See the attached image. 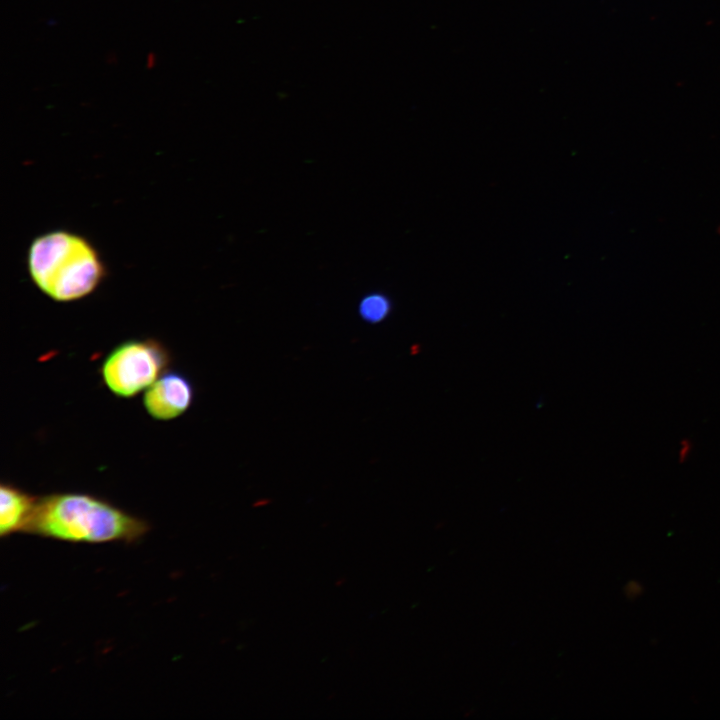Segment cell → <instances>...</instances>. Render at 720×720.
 Wrapping results in <instances>:
<instances>
[{
    "instance_id": "3",
    "label": "cell",
    "mask_w": 720,
    "mask_h": 720,
    "mask_svg": "<svg viewBox=\"0 0 720 720\" xmlns=\"http://www.w3.org/2000/svg\"><path fill=\"white\" fill-rule=\"evenodd\" d=\"M172 363L168 348L154 338L121 342L104 358L100 374L115 396L132 398L149 388Z\"/></svg>"
},
{
    "instance_id": "1",
    "label": "cell",
    "mask_w": 720,
    "mask_h": 720,
    "mask_svg": "<svg viewBox=\"0 0 720 720\" xmlns=\"http://www.w3.org/2000/svg\"><path fill=\"white\" fill-rule=\"evenodd\" d=\"M150 525L107 500L82 492L38 497L25 533L69 543H134Z\"/></svg>"
},
{
    "instance_id": "6",
    "label": "cell",
    "mask_w": 720,
    "mask_h": 720,
    "mask_svg": "<svg viewBox=\"0 0 720 720\" xmlns=\"http://www.w3.org/2000/svg\"><path fill=\"white\" fill-rule=\"evenodd\" d=\"M390 310L389 301L382 295H370L364 298L360 304V315L369 322L383 320Z\"/></svg>"
},
{
    "instance_id": "8",
    "label": "cell",
    "mask_w": 720,
    "mask_h": 720,
    "mask_svg": "<svg viewBox=\"0 0 720 720\" xmlns=\"http://www.w3.org/2000/svg\"><path fill=\"white\" fill-rule=\"evenodd\" d=\"M154 62H155V56L153 54L149 55L148 56V67H152L154 65Z\"/></svg>"
},
{
    "instance_id": "4",
    "label": "cell",
    "mask_w": 720,
    "mask_h": 720,
    "mask_svg": "<svg viewBox=\"0 0 720 720\" xmlns=\"http://www.w3.org/2000/svg\"><path fill=\"white\" fill-rule=\"evenodd\" d=\"M194 400V387L182 373L167 370L143 395L147 414L158 421H169L184 414Z\"/></svg>"
},
{
    "instance_id": "2",
    "label": "cell",
    "mask_w": 720,
    "mask_h": 720,
    "mask_svg": "<svg viewBox=\"0 0 720 720\" xmlns=\"http://www.w3.org/2000/svg\"><path fill=\"white\" fill-rule=\"evenodd\" d=\"M27 266L37 288L57 302L90 295L107 273L94 245L83 235L67 230L36 237L28 250Z\"/></svg>"
},
{
    "instance_id": "7",
    "label": "cell",
    "mask_w": 720,
    "mask_h": 720,
    "mask_svg": "<svg viewBox=\"0 0 720 720\" xmlns=\"http://www.w3.org/2000/svg\"><path fill=\"white\" fill-rule=\"evenodd\" d=\"M692 450L690 441H682L680 443L678 456L680 460L687 459Z\"/></svg>"
},
{
    "instance_id": "5",
    "label": "cell",
    "mask_w": 720,
    "mask_h": 720,
    "mask_svg": "<svg viewBox=\"0 0 720 720\" xmlns=\"http://www.w3.org/2000/svg\"><path fill=\"white\" fill-rule=\"evenodd\" d=\"M38 497L21 488L2 482L0 486V536L25 533L34 513Z\"/></svg>"
}]
</instances>
